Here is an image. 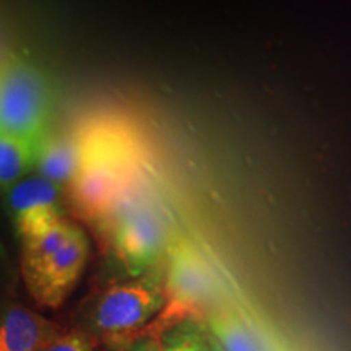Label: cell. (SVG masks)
Returning a JSON list of instances; mask_svg holds the SVG:
<instances>
[{
    "instance_id": "7a4b0ae2",
    "label": "cell",
    "mask_w": 351,
    "mask_h": 351,
    "mask_svg": "<svg viewBox=\"0 0 351 351\" xmlns=\"http://www.w3.org/2000/svg\"><path fill=\"white\" fill-rule=\"evenodd\" d=\"M20 241L21 275L29 295L41 306H60L85 271L90 254L85 231L62 217Z\"/></svg>"
},
{
    "instance_id": "277c9868",
    "label": "cell",
    "mask_w": 351,
    "mask_h": 351,
    "mask_svg": "<svg viewBox=\"0 0 351 351\" xmlns=\"http://www.w3.org/2000/svg\"><path fill=\"white\" fill-rule=\"evenodd\" d=\"M112 251L130 276L152 274L168 256L171 243L163 212L135 191L106 219Z\"/></svg>"
},
{
    "instance_id": "30bf717a",
    "label": "cell",
    "mask_w": 351,
    "mask_h": 351,
    "mask_svg": "<svg viewBox=\"0 0 351 351\" xmlns=\"http://www.w3.org/2000/svg\"><path fill=\"white\" fill-rule=\"evenodd\" d=\"M80 140L46 135L39 143L38 169L41 176L56 184L72 182L80 168Z\"/></svg>"
},
{
    "instance_id": "6da1fadb",
    "label": "cell",
    "mask_w": 351,
    "mask_h": 351,
    "mask_svg": "<svg viewBox=\"0 0 351 351\" xmlns=\"http://www.w3.org/2000/svg\"><path fill=\"white\" fill-rule=\"evenodd\" d=\"M80 168L72 181L78 205L106 221L109 215L137 191L140 147L122 124L101 122L78 137Z\"/></svg>"
},
{
    "instance_id": "7c38bea8",
    "label": "cell",
    "mask_w": 351,
    "mask_h": 351,
    "mask_svg": "<svg viewBox=\"0 0 351 351\" xmlns=\"http://www.w3.org/2000/svg\"><path fill=\"white\" fill-rule=\"evenodd\" d=\"M165 351H208V335L200 320L187 319L161 332Z\"/></svg>"
},
{
    "instance_id": "ba28073f",
    "label": "cell",
    "mask_w": 351,
    "mask_h": 351,
    "mask_svg": "<svg viewBox=\"0 0 351 351\" xmlns=\"http://www.w3.org/2000/svg\"><path fill=\"white\" fill-rule=\"evenodd\" d=\"M202 324L219 351H275L252 320L228 301L215 307Z\"/></svg>"
},
{
    "instance_id": "8992f818",
    "label": "cell",
    "mask_w": 351,
    "mask_h": 351,
    "mask_svg": "<svg viewBox=\"0 0 351 351\" xmlns=\"http://www.w3.org/2000/svg\"><path fill=\"white\" fill-rule=\"evenodd\" d=\"M165 293L166 306L161 317L169 324L168 327L187 319L204 322L215 307L226 302L212 267L186 239L171 243Z\"/></svg>"
},
{
    "instance_id": "5b68a950",
    "label": "cell",
    "mask_w": 351,
    "mask_h": 351,
    "mask_svg": "<svg viewBox=\"0 0 351 351\" xmlns=\"http://www.w3.org/2000/svg\"><path fill=\"white\" fill-rule=\"evenodd\" d=\"M51 114L52 90L46 75L26 59L5 57L0 75V134L41 142Z\"/></svg>"
},
{
    "instance_id": "9c48e42d",
    "label": "cell",
    "mask_w": 351,
    "mask_h": 351,
    "mask_svg": "<svg viewBox=\"0 0 351 351\" xmlns=\"http://www.w3.org/2000/svg\"><path fill=\"white\" fill-rule=\"evenodd\" d=\"M64 330L25 306H10L2 315L0 351H41Z\"/></svg>"
},
{
    "instance_id": "5bb4252c",
    "label": "cell",
    "mask_w": 351,
    "mask_h": 351,
    "mask_svg": "<svg viewBox=\"0 0 351 351\" xmlns=\"http://www.w3.org/2000/svg\"><path fill=\"white\" fill-rule=\"evenodd\" d=\"M124 351H165V345L161 337L150 335L145 339L130 343Z\"/></svg>"
},
{
    "instance_id": "9a60e30c",
    "label": "cell",
    "mask_w": 351,
    "mask_h": 351,
    "mask_svg": "<svg viewBox=\"0 0 351 351\" xmlns=\"http://www.w3.org/2000/svg\"><path fill=\"white\" fill-rule=\"evenodd\" d=\"M207 335H208V333H207ZM208 351H219V348L213 343V340L210 339V337H208Z\"/></svg>"
},
{
    "instance_id": "52a82bcc",
    "label": "cell",
    "mask_w": 351,
    "mask_h": 351,
    "mask_svg": "<svg viewBox=\"0 0 351 351\" xmlns=\"http://www.w3.org/2000/svg\"><path fill=\"white\" fill-rule=\"evenodd\" d=\"M8 204L20 239L36 234L62 218L59 210V184L41 174L15 184L8 191Z\"/></svg>"
},
{
    "instance_id": "4fadbf2b",
    "label": "cell",
    "mask_w": 351,
    "mask_h": 351,
    "mask_svg": "<svg viewBox=\"0 0 351 351\" xmlns=\"http://www.w3.org/2000/svg\"><path fill=\"white\" fill-rule=\"evenodd\" d=\"M93 335L85 330H67L56 337L41 351H95Z\"/></svg>"
},
{
    "instance_id": "8fae6325",
    "label": "cell",
    "mask_w": 351,
    "mask_h": 351,
    "mask_svg": "<svg viewBox=\"0 0 351 351\" xmlns=\"http://www.w3.org/2000/svg\"><path fill=\"white\" fill-rule=\"evenodd\" d=\"M39 143L13 134H0V184L3 191H10L38 163Z\"/></svg>"
},
{
    "instance_id": "3957f363",
    "label": "cell",
    "mask_w": 351,
    "mask_h": 351,
    "mask_svg": "<svg viewBox=\"0 0 351 351\" xmlns=\"http://www.w3.org/2000/svg\"><path fill=\"white\" fill-rule=\"evenodd\" d=\"M166 306L165 278L155 271L112 283L99 293L86 313L90 335L125 343L148 322L161 315Z\"/></svg>"
}]
</instances>
